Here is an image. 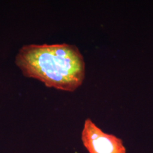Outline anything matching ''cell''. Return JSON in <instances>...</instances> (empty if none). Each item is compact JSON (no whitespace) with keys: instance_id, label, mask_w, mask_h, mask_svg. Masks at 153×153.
Masks as SVG:
<instances>
[{"instance_id":"7a4b0ae2","label":"cell","mask_w":153,"mask_h":153,"mask_svg":"<svg viewBox=\"0 0 153 153\" xmlns=\"http://www.w3.org/2000/svg\"><path fill=\"white\" fill-rule=\"evenodd\" d=\"M82 141L89 153H126L121 139L105 133L90 118L86 119L84 123Z\"/></svg>"},{"instance_id":"6da1fadb","label":"cell","mask_w":153,"mask_h":153,"mask_svg":"<svg viewBox=\"0 0 153 153\" xmlns=\"http://www.w3.org/2000/svg\"><path fill=\"white\" fill-rule=\"evenodd\" d=\"M15 63L26 77L62 91H75L85 78L84 57L70 44L26 45L19 51Z\"/></svg>"}]
</instances>
